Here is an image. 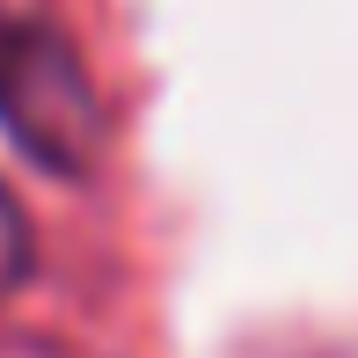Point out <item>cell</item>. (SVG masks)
I'll use <instances>...</instances> for the list:
<instances>
[{"instance_id":"cell-1","label":"cell","mask_w":358,"mask_h":358,"mask_svg":"<svg viewBox=\"0 0 358 358\" xmlns=\"http://www.w3.org/2000/svg\"><path fill=\"white\" fill-rule=\"evenodd\" d=\"M29 256H37V249H29V213L15 205V190L0 183V300L29 278Z\"/></svg>"},{"instance_id":"cell-2","label":"cell","mask_w":358,"mask_h":358,"mask_svg":"<svg viewBox=\"0 0 358 358\" xmlns=\"http://www.w3.org/2000/svg\"><path fill=\"white\" fill-rule=\"evenodd\" d=\"M44 37H52L44 22H29V15H8V8H0V103L15 95L8 80H22V73H29V59H37L29 44H44Z\"/></svg>"}]
</instances>
